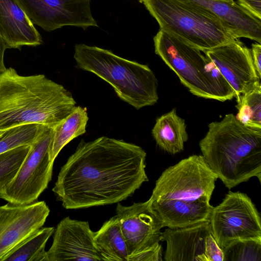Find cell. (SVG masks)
<instances>
[{
  "label": "cell",
  "mask_w": 261,
  "mask_h": 261,
  "mask_svg": "<svg viewBox=\"0 0 261 261\" xmlns=\"http://www.w3.org/2000/svg\"><path fill=\"white\" fill-rule=\"evenodd\" d=\"M234 93V97L260 81L251 49L238 39L203 51Z\"/></svg>",
  "instance_id": "9a60e30c"
},
{
  "label": "cell",
  "mask_w": 261,
  "mask_h": 261,
  "mask_svg": "<svg viewBox=\"0 0 261 261\" xmlns=\"http://www.w3.org/2000/svg\"><path fill=\"white\" fill-rule=\"evenodd\" d=\"M214 16L226 25L236 37L261 43V19L237 3L224 0H181Z\"/></svg>",
  "instance_id": "2e32d148"
},
{
  "label": "cell",
  "mask_w": 261,
  "mask_h": 261,
  "mask_svg": "<svg viewBox=\"0 0 261 261\" xmlns=\"http://www.w3.org/2000/svg\"><path fill=\"white\" fill-rule=\"evenodd\" d=\"M116 212L128 256L152 247L161 241V229L163 226L151 208L148 200L128 206L118 202Z\"/></svg>",
  "instance_id": "5bb4252c"
},
{
  "label": "cell",
  "mask_w": 261,
  "mask_h": 261,
  "mask_svg": "<svg viewBox=\"0 0 261 261\" xmlns=\"http://www.w3.org/2000/svg\"><path fill=\"white\" fill-rule=\"evenodd\" d=\"M95 246L105 261H127L126 243L116 216L94 232Z\"/></svg>",
  "instance_id": "44dd1931"
},
{
  "label": "cell",
  "mask_w": 261,
  "mask_h": 261,
  "mask_svg": "<svg viewBox=\"0 0 261 261\" xmlns=\"http://www.w3.org/2000/svg\"><path fill=\"white\" fill-rule=\"evenodd\" d=\"M31 145L20 146L0 154V188L15 177Z\"/></svg>",
  "instance_id": "484cf974"
},
{
  "label": "cell",
  "mask_w": 261,
  "mask_h": 261,
  "mask_svg": "<svg viewBox=\"0 0 261 261\" xmlns=\"http://www.w3.org/2000/svg\"><path fill=\"white\" fill-rule=\"evenodd\" d=\"M49 212L44 201L0 206V261L41 228Z\"/></svg>",
  "instance_id": "7c38bea8"
},
{
  "label": "cell",
  "mask_w": 261,
  "mask_h": 261,
  "mask_svg": "<svg viewBox=\"0 0 261 261\" xmlns=\"http://www.w3.org/2000/svg\"><path fill=\"white\" fill-rule=\"evenodd\" d=\"M221 249L223 261H261V239L236 240Z\"/></svg>",
  "instance_id": "d4e9b609"
},
{
  "label": "cell",
  "mask_w": 261,
  "mask_h": 261,
  "mask_svg": "<svg viewBox=\"0 0 261 261\" xmlns=\"http://www.w3.org/2000/svg\"><path fill=\"white\" fill-rule=\"evenodd\" d=\"M209 221L212 235L221 248L236 240L261 239L260 214L244 193L229 191L222 202L213 207Z\"/></svg>",
  "instance_id": "9c48e42d"
},
{
  "label": "cell",
  "mask_w": 261,
  "mask_h": 261,
  "mask_svg": "<svg viewBox=\"0 0 261 261\" xmlns=\"http://www.w3.org/2000/svg\"><path fill=\"white\" fill-rule=\"evenodd\" d=\"M153 41L155 53L193 95L220 101L234 97L230 85L200 49L162 30Z\"/></svg>",
  "instance_id": "5b68a950"
},
{
  "label": "cell",
  "mask_w": 261,
  "mask_h": 261,
  "mask_svg": "<svg viewBox=\"0 0 261 261\" xmlns=\"http://www.w3.org/2000/svg\"><path fill=\"white\" fill-rule=\"evenodd\" d=\"M54 233L46 261L103 260L95 246L94 232L88 222L67 217L59 222Z\"/></svg>",
  "instance_id": "4fadbf2b"
},
{
  "label": "cell",
  "mask_w": 261,
  "mask_h": 261,
  "mask_svg": "<svg viewBox=\"0 0 261 261\" xmlns=\"http://www.w3.org/2000/svg\"><path fill=\"white\" fill-rule=\"evenodd\" d=\"M54 231V227L40 228L6 255L2 261H46L45 245Z\"/></svg>",
  "instance_id": "7402d4cb"
},
{
  "label": "cell",
  "mask_w": 261,
  "mask_h": 261,
  "mask_svg": "<svg viewBox=\"0 0 261 261\" xmlns=\"http://www.w3.org/2000/svg\"><path fill=\"white\" fill-rule=\"evenodd\" d=\"M162 30L202 52L238 39L223 22L181 0H140Z\"/></svg>",
  "instance_id": "8992f818"
},
{
  "label": "cell",
  "mask_w": 261,
  "mask_h": 261,
  "mask_svg": "<svg viewBox=\"0 0 261 261\" xmlns=\"http://www.w3.org/2000/svg\"><path fill=\"white\" fill-rule=\"evenodd\" d=\"M88 120L87 108L75 106L69 115L51 127L49 154L52 162L70 141L86 133Z\"/></svg>",
  "instance_id": "ffe728a7"
},
{
  "label": "cell",
  "mask_w": 261,
  "mask_h": 261,
  "mask_svg": "<svg viewBox=\"0 0 261 261\" xmlns=\"http://www.w3.org/2000/svg\"><path fill=\"white\" fill-rule=\"evenodd\" d=\"M152 134L157 145L172 154L182 151L188 139L185 120L177 115L175 109L156 119Z\"/></svg>",
  "instance_id": "d6986e66"
},
{
  "label": "cell",
  "mask_w": 261,
  "mask_h": 261,
  "mask_svg": "<svg viewBox=\"0 0 261 261\" xmlns=\"http://www.w3.org/2000/svg\"><path fill=\"white\" fill-rule=\"evenodd\" d=\"M163 227L181 228L208 221L213 206L210 201L148 199Z\"/></svg>",
  "instance_id": "ac0fdd59"
},
{
  "label": "cell",
  "mask_w": 261,
  "mask_h": 261,
  "mask_svg": "<svg viewBox=\"0 0 261 261\" xmlns=\"http://www.w3.org/2000/svg\"><path fill=\"white\" fill-rule=\"evenodd\" d=\"M7 48L5 43L0 36V73L6 69L4 64V53Z\"/></svg>",
  "instance_id": "f546056e"
},
{
  "label": "cell",
  "mask_w": 261,
  "mask_h": 261,
  "mask_svg": "<svg viewBox=\"0 0 261 261\" xmlns=\"http://www.w3.org/2000/svg\"><path fill=\"white\" fill-rule=\"evenodd\" d=\"M74 58L78 68L106 81L121 100L135 109L157 102L158 80L147 65L84 44L75 45Z\"/></svg>",
  "instance_id": "277c9868"
},
{
  "label": "cell",
  "mask_w": 261,
  "mask_h": 261,
  "mask_svg": "<svg viewBox=\"0 0 261 261\" xmlns=\"http://www.w3.org/2000/svg\"><path fill=\"white\" fill-rule=\"evenodd\" d=\"M237 3L254 17L261 19V0H238Z\"/></svg>",
  "instance_id": "83f0119b"
},
{
  "label": "cell",
  "mask_w": 261,
  "mask_h": 261,
  "mask_svg": "<svg viewBox=\"0 0 261 261\" xmlns=\"http://www.w3.org/2000/svg\"><path fill=\"white\" fill-rule=\"evenodd\" d=\"M0 36L7 48L36 46L43 42L17 0H0Z\"/></svg>",
  "instance_id": "e0dca14e"
},
{
  "label": "cell",
  "mask_w": 261,
  "mask_h": 261,
  "mask_svg": "<svg viewBox=\"0 0 261 261\" xmlns=\"http://www.w3.org/2000/svg\"><path fill=\"white\" fill-rule=\"evenodd\" d=\"M224 1H228V2H232V1H233V0H224Z\"/></svg>",
  "instance_id": "1f68e13d"
},
{
  "label": "cell",
  "mask_w": 261,
  "mask_h": 261,
  "mask_svg": "<svg viewBox=\"0 0 261 261\" xmlns=\"http://www.w3.org/2000/svg\"><path fill=\"white\" fill-rule=\"evenodd\" d=\"M146 156L141 147L121 140H81L61 167L53 191L66 209L118 203L148 181Z\"/></svg>",
  "instance_id": "6da1fadb"
},
{
  "label": "cell",
  "mask_w": 261,
  "mask_h": 261,
  "mask_svg": "<svg viewBox=\"0 0 261 261\" xmlns=\"http://www.w3.org/2000/svg\"><path fill=\"white\" fill-rule=\"evenodd\" d=\"M45 126L35 123L25 124L6 130L0 136V154L20 146L31 145Z\"/></svg>",
  "instance_id": "cb8c5ba5"
},
{
  "label": "cell",
  "mask_w": 261,
  "mask_h": 261,
  "mask_svg": "<svg viewBox=\"0 0 261 261\" xmlns=\"http://www.w3.org/2000/svg\"><path fill=\"white\" fill-rule=\"evenodd\" d=\"M51 127L45 126L30 150L15 177L0 188V198L9 203H33L51 179L54 162L49 150Z\"/></svg>",
  "instance_id": "ba28073f"
},
{
  "label": "cell",
  "mask_w": 261,
  "mask_h": 261,
  "mask_svg": "<svg viewBox=\"0 0 261 261\" xmlns=\"http://www.w3.org/2000/svg\"><path fill=\"white\" fill-rule=\"evenodd\" d=\"M254 67L259 77L261 78V45L258 42L252 44L251 49Z\"/></svg>",
  "instance_id": "f1b7e54d"
},
{
  "label": "cell",
  "mask_w": 261,
  "mask_h": 261,
  "mask_svg": "<svg viewBox=\"0 0 261 261\" xmlns=\"http://www.w3.org/2000/svg\"><path fill=\"white\" fill-rule=\"evenodd\" d=\"M75 105L69 91L43 74L20 75L12 68L0 73V130L31 123L53 127Z\"/></svg>",
  "instance_id": "7a4b0ae2"
},
{
  "label": "cell",
  "mask_w": 261,
  "mask_h": 261,
  "mask_svg": "<svg viewBox=\"0 0 261 261\" xmlns=\"http://www.w3.org/2000/svg\"><path fill=\"white\" fill-rule=\"evenodd\" d=\"M5 130H0V136H1L4 133V132Z\"/></svg>",
  "instance_id": "4dcf8cb0"
},
{
  "label": "cell",
  "mask_w": 261,
  "mask_h": 261,
  "mask_svg": "<svg viewBox=\"0 0 261 261\" xmlns=\"http://www.w3.org/2000/svg\"><path fill=\"white\" fill-rule=\"evenodd\" d=\"M238 113L236 118L244 125L261 128V84L256 82L236 96Z\"/></svg>",
  "instance_id": "603a6c76"
},
{
  "label": "cell",
  "mask_w": 261,
  "mask_h": 261,
  "mask_svg": "<svg viewBox=\"0 0 261 261\" xmlns=\"http://www.w3.org/2000/svg\"><path fill=\"white\" fill-rule=\"evenodd\" d=\"M162 247L160 243L136 254L129 255L127 261H163Z\"/></svg>",
  "instance_id": "4316f807"
},
{
  "label": "cell",
  "mask_w": 261,
  "mask_h": 261,
  "mask_svg": "<svg viewBox=\"0 0 261 261\" xmlns=\"http://www.w3.org/2000/svg\"><path fill=\"white\" fill-rule=\"evenodd\" d=\"M33 24L50 32L71 25L86 30L98 27L90 8L91 0H17Z\"/></svg>",
  "instance_id": "8fae6325"
},
{
  "label": "cell",
  "mask_w": 261,
  "mask_h": 261,
  "mask_svg": "<svg viewBox=\"0 0 261 261\" xmlns=\"http://www.w3.org/2000/svg\"><path fill=\"white\" fill-rule=\"evenodd\" d=\"M199 142L202 155L231 189L256 177L261 179V128L244 125L233 114L209 124Z\"/></svg>",
  "instance_id": "3957f363"
},
{
  "label": "cell",
  "mask_w": 261,
  "mask_h": 261,
  "mask_svg": "<svg viewBox=\"0 0 261 261\" xmlns=\"http://www.w3.org/2000/svg\"><path fill=\"white\" fill-rule=\"evenodd\" d=\"M217 179L202 155H192L163 172L149 199L210 201Z\"/></svg>",
  "instance_id": "52a82bcc"
},
{
  "label": "cell",
  "mask_w": 261,
  "mask_h": 261,
  "mask_svg": "<svg viewBox=\"0 0 261 261\" xmlns=\"http://www.w3.org/2000/svg\"><path fill=\"white\" fill-rule=\"evenodd\" d=\"M165 261H223V253L212 233L210 221L181 228L166 229Z\"/></svg>",
  "instance_id": "30bf717a"
}]
</instances>
